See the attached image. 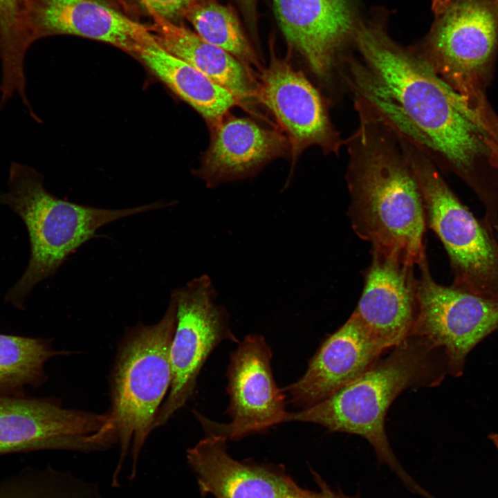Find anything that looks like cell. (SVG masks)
Segmentation results:
<instances>
[{
  "label": "cell",
  "instance_id": "cell-1",
  "mask_svg": "<svg viewBox=\"0 0 498 498\" xmlns=\"http://www.w3.org/2000/svg\"><path fill=\"white\" fill-rule=\"evenodd\" d=\"M354 42L358 56H341L337 73L358 116L382 124L482 191L476 164L490 156L486 102L477 105L456 92L416 51L380 28H360Z\"/></svg>",
  "mask_w": 498,
  "mask_h": 498
},
{
  "label": "cell",
  "instance_id": "cell-2",
  "mask_svg": "<svg viewBox=\"0 0 498 498\" xmlns=\"http://www.w3.org/2000/svg\"><path fill=\"white\" fill-rule=\"evenodd\" d=\"M345 140L349 216L371 250L418 265L427 257L421 190L397 136L382 124L358 116Z\"/></svg>",
  "mask_w": 498,
  "mask_h": 498
},
{
  "label": "cell",
  "instance_id": "cell-3",
  "mask_svg": "<svg viewBox=\"0 0 498 498\" xmlns=\"http://www.w3.org/2000/svg\"><path fill=\"white\" fill-rule=\"evenodd\" d=\"M437 350L425 339L410 336L331 396L308 408L288 412L286 422L314 423L331 432L365 439L374 448L378 463L387 464L410 491L432 498L395 456L385 421L390 405L404 390L432 387L441 381L445 370L437 363Z\"/></svg>",
  "mask_w": 498,
  "mask_h": 498
},
{
  "label": "cell",
  "instance_id": "cell-4",
  "mask_svg": "<svg viewBox=\"0 0 498 498\" xmlns=\"http://www.w3.org/2000/svg\"><path fill=\"white\" fill-rule=\"evenodd\" d=\"M1 201L25 224L30 253L27 266L8 290L6 303L24 309L33 288L55 274L67 257L94 237L101 227L120 219L169 205L161 202L125 209H104L59 199L48 192L44 178L35 169L12 162L8 188Z\"/></svg>",
  "mask_w": 498,
  "mask_h": 498
},
{
  "label": "cell",
  "instance_id": "cell-5",
  "mask_svg": "<svg viewBox=\"0 0 498 498\" xmlns=\"http://www.w3.org/2000/svg\"><path fill=\"white\" fill-rule=\"evenodd\" d=\"M176 303L171 294L169 306L156 324L128 328L120 344L111 375V407L107 412L120 445L113 474L117 485L121 464L132 444L133 467L154 430L156 415L170 388L169 350L176 327Z\"/></svg>",
  "mask_w": 498,
  "mask_h": 498
},
{
  "label": "cell",
  "instance_id": "cell-6",
  "mask_svg": "<svg viewBox=\"0 0 498 498\" xmlns=\"http://www.w3.org/2000/svg\"><path fill=\"white\" fill-rule=\"evenodd\" d=\"M401 146L421 190L427 227L448 255L452 284L498 297V236L461 202L425 154L405 140Z\"/></svg>",
  "mask_w": 498,
  "mask_h": 498
},
{
  "label": "cell",
  "instance_id": "cell-7",
  "mask_svg": "<svg viewBox=\"0 0 498 498\" xmlns=\"http://www.w3.org/2000/svg\"><path fill=\"white\" fill-rule=\"evenodd\" d=\"M434 20L416 51L435 73L474 104L498 46V7L493 0H433Z\"/></svg>",
  "mask_w": 498,
  "mask_h": 498
},
{
  "label": "cell",
  "instance_id": "cell-8",
  "mask_svg": "<svg viewBox=\"0 0 498 498\" xmlns=\"http://www.w3.org/2000/svg\"><path fill=\"white\" fill-rule=\"evenodd\" d=\"M176 303V327L169 350L172 380L154 430L165 425L193 397L201 370L223 341L239 342L230 327V314L216 303L210 277H195L172 291Z\"/></svg>",
  "mask_w": 498,
  "mask_h": 498
},
{
  "label": "cell",
  "instance_id": "cell-9",
  "mask_svg": "<svg viewBox=\"0 0 498 498\" xmlns=\"http://www.w3.org/2000/svg\"><path fill=\"white\" fill-rule=\"evenodd\" d=\"M418 266V312L412 336L442 349L447 372L459 377L470 351L498 330V297L452 284H438L430 271L427 257Z\"/></svg>",
  "mask_w": 498,
  "mask_h": 498
},
{
  "label": "cell",
  "instance_id": "cell-10",
  "mask_svg": "<svg viewBox=\"0 0 498 498\" xmlns=\"http://www.w3.org/2000/svg\"><path fill=\"white\" fill-rule=\"evenodd\" d=\"M272 357L271 348L261 335L250 334L238 342L226 374L230 421L215 422L194 411L207 435L237 441L286 422L288 412L284 391L274 379Z\"/></svg>",
  "mask_w": 498,
  "mask_h": 498
},
{
  "label": "cell",
  "instance_id": "cell-11",
  "mask_svg": "<svg viewBox=\"0 0 498 498\" xmlns=\"http://www.w3.org/2000/svg\"><path fill=\"white\" fill-rule=\"evenodd\" d=\"M116 443L108 412L67 409L54 398L0 395V444L93 451Z\"/></svg>",
  "mask_w": 498,
  "mask_h": 498
},
{
  "label": "cell",
  "instance_id": "cell-12",
  "mask_svg": "<svg viewBox=\"0 0 498 498\" xmlns=\"http://www.w3.org/2000/svg\"><path fill=\"white\" fill-rule=\"evenodd\" d=\"M256 95L287 133L294 156L311 146L340 154L345 140L330 119L326 100L287 61L271 56L260 74Z\"/></svg>",
  "mask_w": 498,
  "mask_h": 498
},
{
  "label": "cell",
  "instance_id": "cell-13",
  "mask_svg": "<svg viewBox=\"0 0 498 498\" xmlns=\"http://www.w3.org/2000/svg\"><path fill=\"white\" fill-rule=\"evenodd\" d=\"M364 286L353 312L387 349L412 336L418 312L414 265L371 250Z\"/></svg>",
  "mask_w": 498,
  "mask_h": 498
},
{
  "label": "cell",
  "instance_id": "cell-14",
  "mask_svg": "<svg viewBox=\"0 0 498 498\" xmlns=\"http://www.w3.org/2000/svg\"><path fill=\"white\" fill-rule=\"evenodd\" d=\"M273 8L285 38L312 73L340 89L338 61L355 29L347 0H273Z\"/></svg>",
  "mask_w": 498,
  "mask_h": 498
},
{
  "label": "cell",
  "instance_id": "cell-15",
  "mask_svg": "<svg viewBox=\"0 0 498 498\" xmlns=\"http://www.w3.org/2000/svg\"><path fill=\"white\" fill-rule=\"evenodd\" d=\"M387 350L352 313L322 342L304 375L284 391L294 407L308 408L358 378Z\"/></svg>",
  "mask_w": 498,
  "mask_h": 498
},
{
  "label": "cell",
  "instance_id": "cell-16",
  "mask_svg": "<svg viewBox=\"0 0 498 498\" xmlns=\"http://www.w3.org/2000/svg\"><path fill=\"white\" fill-rule=\"evenodd\" d=\"M225 437L208 434L187 452L201 492L216 498H306L282 466L239 461L228 453Z\"/></svg>",
  "mask_w": 498,
  "mask_h": 498
},
{
  "label": "cell",
  "instance_id": "cell-17",
  "mask_svg": "<svg viewBox=\"0 0 498 498\" xmlns=\"http://www.w3.org/2000/svg\"><path fill=\"white\" fill-rule=\"evenodd\" d=\"M33 38L71 35L103 42L136 55L155 37L151 27L100 0H37Z\"/></svg>",
  "mask_w": 498,
  "mask_h": 498
},
{
  "label": "cell",
  "instance_id": "cell-18",
  "mask_svg": "<svg viewBox=\"0 0 498 498\" xmlns=\"http://www.w3.org/2000/svg\"><path fill=\"white\" fill-rule=\"evenodd\" d=\"M213 126L210 146L195 172L210 187L253 174L288 146L282 134L248 118L224 117Z\"/></svg>",
  "mask_w": 498,
  "mask_h": 498
},
{
  "label": "cell",
  "instance_id": "cell-19",
  "mask_svg": "<svg viewBox=\"0 0 498 498\" xmlns=\"http://www.w3.org/2000/svg\"><path fill=\"white\" fill-rule=\"evenodd\" d=\"M136 56L174 93L214 125L237 104L239 98L196 68L163 48L156 40Z\"/></svg>",
  "mask_w": 498,
  "mask_h": 498
},
{
  "label": "cell",
  "instance_id": "cell-20",
  "mask_svg": "<svg viewBox=\"0 0 498 498\" xmlns=\"http://www.w3.org/2000/svg\"><path fill=\"white\" fill-rule=\"evenodd\" d=\"M151 16L153 18L151 30L163 48L239 98L252 94L248 75L236 57L184 26L157 15Z\"/></svg>",
  "mask_w": 498,
  "mask_h": 498
},
{
  "label": "cell",
  "instance_id": "cell-21",
  "mask_svg": "<svg viewBox=\"0 0 498 498\" xmlns=\"http://www.w3.org/2000/svg\"><path fill=\"white\" fill-rule=\"evenodd\" d=\"M37 0H0V93L5 98L26 92L24 59L34 42L32 17Z\"/></svg>",
  "mask_w": 498,
  "mask_h": 498
},
{
  "label": "cell",
  "instance_id": "cell-22",
  "mask_svg": "<svg viewBox=\"0 0 498 498\" xmlns=\"http://www.w3.org/2000/svg\"><path fill=\"white\" fill-rule=\"evenodd\" d=\"M65 351H55L49 340L0 333V395L24 394L47 380L45 363Z\"/></svg>",
  "mask_w": 498,
  "mask_h": 498
},
{
  "label": "cell",
  "instance_id": "cell-23",
  "mask_svg": "<svg viewBox=\"0 0 498 498\" xmlns=\"http://www.w3.org/2000/svg\"><path fill=\"white\" fill-rule=\"evenodd\" d=\"M0 498H99L93 484L72 475L45 468L26 467L0 480Z\"/></svg>",
  "mask_w": 498,
  "mask_h": 498
},
{
  "label": "cell",
  "instance_id": "cell-24",
  "mask_svg": "<svg viewBox=\"0 0 498 498\" xmlns=\"http://www.w3.org/2000/svg\"><path fill=\"white\" fill-rule=\"evenodd\" d=\"M183 16L204 40L241 61L256 63L236 15L228 7L211 1H194Z\"/></svg>",
  "mask_w": 498,
  "mask_h": 498
},
{
  "label": "cell",
  "instance_id": "cell-25",
  "mask_svg": "<svg viewBox=\"0 0 498 498\" xmlns=\"http://www.w3.org/2000/svg\"><path fill=\"white\" fill-rule=\"evenodd\" d=\"M151 15L172 21L184 15L194 0H138Z\"/></svg>",
  "mask_w": 498,
  "mask_h": 498
},
{
  "label": "cell",
  "instance_id": "cell-26",
  "mask_svg": "<svg viewBox=\"0 0 498 498\" xmlns=\"http://www.w3.org/2000/svg\"><path fill=\"white\" fill-rule=\"evenodd\" d=\"M315 481L318 486V491H312L306 489V498H359L350 497L340 491L333 490L315 471H312Z\"/></svg>",
  "mask_w": 498,
  "mask_h": 498
},
{
  "label": "cell",
  "instance_id": "cell-27",
  "mask_svg": "<svg viewBox=\"0 0 498 498\" xmlns=\"http://www.w3.org/2000/svg\"><path fill=\"white\" fill-rule=\"evenodd\" d=\"M30 450L28 444H0V456L13 453L27 452Z\"/></svg>",
  "mask_w": 498,
  "mask_h": 498
},
{
  "label": "cell",
  "instance_id": "cell-28",
  "mask_svg": "<svg viewBox=\"0 0 498 498\" xmlns=\"http://www.w3.org/2000/svg\"><path fill=\"white\" fill-rule=\"evenodd\" d=\"M489 439L491 441L492 443L495 446L496 450L498 452V434H490L488 436Z\"/></svg>",
  "mask_w": 498,
  "mask_h": 498
},
{
  "label": "cell",
  "instance_id": "cell-29",
  "mask_svg": "<svg viewBox=\"0 0 498 498\" xmlns=\"http://www.w3.org/2000/svg\"><path fill=\"white\" fill-rule=\"evenodd\" d=\"M494 160L496 166L498 167V134L496 137L494 145Z\"/></svg>",
  "mask_w": 498,
  "mask_h": 498
},
{
  "label": "cell",
  "instance_id": "cell-30",
  "mask_svg": "<svg viewBox=\"0 0 498 498\" xmlns=\"http://www.w3.org/2000/svg\"><path fill=\"white\" fill-rule=\"evenodd\" d=\"M241 1L248 9H252L254 6V0H241Z\"/></svg>",
  "mask_w": 498,
  "mask_h": 498
},
{
  "label": "cell",
  "instance_id": "cell-31",
  "mask_svg": "<svg viewBox=\"0 0 498 498\" xmlns=\"http://www.w3.org/2000/svg\"><path fill=\"white\" fill-rule=\"evenodd\" d=\"M1 193H2V192L0 191V207H1V205H3V204H2L1 201Z\"/></svg>",
  "mask_w": 498,
  "mask_h": 498
},
{
  "label": "cell",
  "instance_id": "cell-32",
  "mask_svg": "<svg viewBox=\"0 0 498 498\" xmlns=\"http://www.w3.org/2000/svg\"><path fill=\"white\" fill-rule=\"evenodd\" d=\"M497 6L498 7V0H493Z\"/></svg>",
  "mask_w": 498,
  "mask_h": 498
}]
</instances>
